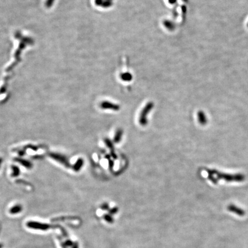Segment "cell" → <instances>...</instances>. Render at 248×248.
<instances>
[{"label": "cell", "instance_id": "1", "mask_svg": "<svg viewBox=\"0 0 248 248\" xmlns=\"http://www.w3.org/2000/svg\"><path fill=\"white\" fill-rule=\"evenodd\" d=\"M209 171L214 175L218 181L219 180H223L227 182H242L245 179V176L241 173L230 174L223 173L215 170H209Z\"/></svg>", "mask_w": 248, "mask_h": 248}, {"label": "cell", "instance_id": "2", "mask_svg": "<svg viewBox=\"0 0 248 248\" xmlns=\"http://www.w3.org/2000/svg\"><path fill=\"white\" fill-rule=\"evenodd\" d=\"M153 108H154L153 103H148L144 107V108L142 110V111L140 114L139 120H138L139 123L141 126L145 127L148 124V116L149 113L152 110Z\"/></svg>", "mask_w": 248, "mask_h": 248}, {"label": "cell", "instance_id": "3", "mask_svg": "<svg viewBox=\"0 0 248 248\" xmlns=\"http://www.w3.org/2000/svg\"><path fill=\"white\" fill-rule=\"evenodd\" d=\"M27 226L31 228H34L36 229H40L43 230H46L50 228H51V226L49 225L39 222H29L27 223Z\"/></svg>", "mask_w": 248, "mask_h": 248}, {"label": "cell", "instance_id": "4", "mask_svg": "<svg viewBox=\"0 0 248 248\" xmlns=\"http://www.w3.org/2000/svg\"><path fill=\"white\" fill-rule=\"evenodd\" d=\"M50 157H51L53 159H54V160L60 162V163L64 164L66 167L69 166V164L68 162V160L66 159V157L62 156V155L56 154H50Z\"/></svg>", "mask_w": 248, "mask_h": 248}, {"label": "cell", "instance_id": "5", "mask_svg": "<svg viewBox=\"0 0 248 248\" xmlns=\"http://www.w3.org/2000/svg\"><path fill=\"white\" fill-rule=\"evenodd\" d=\"M198 120L199 123L203 126H205L208 122L207 117H206L205 113L203 111H199L197 113Z\"/></svg>", "mask_w": 248, "mask_h": 248}, {"label": "cell", "instance_id": "6", "mask_svg": "<svg viewBox=\"0 0 248 248\" xmlns=\"http://www.w3.org/2000/svg\"><path fill=\"white\" fill-rule=\"evenodd\" d=\"M101 108L104 109H111L114 111H118L120 107L117 105L108 102H104L101 104Z\"/></svg>", "mask_w": 248, "mask_h": 248}, {"label": "cell", "instance_id": "7", "mask_svg": "<svg viewBox=\"0 0 248 248\" xmlns=\"http://www.w3.org/2000/svg\"><path fill=\"white\" fill-rule=\"evenodd\" d=\"M123 130L121 128H119L116 130L113 138V141L114 143L118 144L120 143L123 136Z\"/></svg>", "mask_w": 248, "mask_h": 248}, {"label": "cell", "instance_id": "8", "mask_svg": "<svg viewBox=\"0 0 248 248\" xmlns=\"http://www.w3.org/2000/svg\"><path fill=\"white\" fill-rule=\"evenodd\" d=\"M83 165V160H82V159H79L77 162L75 164V165H74L73 168L75 171H79V170L82 168Z\"/></svg>", "mask_w": 248, "mask_h": 248}, {"label": "cell", "instance_id": "9", "mask_svg": "<svg viewBox=\"0 0 248 248\" xmlns=\"http://www.w3.org/2000/svg\"><path fill=\"white\" fill-rule=\"evenodd\" d=\"M22 210V207L20 205H16L15 206H13L10 210V213L11 214H17L20 212H21V211Z\"/></svg>", "mask_w": 248, "mask_h": 248}, {"label": "cell", "instance_id": "10", "mask_svg": "<svg viewBox=\"0 0 248 248\" xmlns=\"http://www.w3.org/2000/svg\"><path fill=\"white\" fill-rule=\"evenodd\" d=\"M17 162H19L20 164H21L23 165H24V167H26V168H31L32 167V164L31 162L26 160H23V159H17Z\"/></svg>", "mask_w": 248, "mask_h": 248}, {"label": "cell", "instance_id": "11", "mask_svg": "<svg viewBox=\"0 0 248 248\" xmlns=\"http://www.w3.org/2000/svg\"><path fill=\"white\" fill-rule=\"evenodd\" d=\"M104 141H105V144L111 150V151H114L113 143L111 141L110 139H109V138H105V140H104Z\"/></svg>", "mask_w": 248, "mask_h": 248}, {"label": "cell", "instance_id": "12", "mask_svg": "<svg viewBox=\"0 0 248 248\" xmlns=\"http://www.w3.org/2000/svg\"><path fill=\"white\" fill-rule=\"evenodd\" d=\"M229 210H230L231 211H235V212H236L237 213H239V214H241V213H243V211L241 209L238 208H237L234 206H229Z\"/></svg>", "mask_w": 248, "mask_h": 248}, {"label": "cell", "instance_id": "13", "mask_svg": "<svg viewBox=\"0 0 248 248\" xmlns=\"http://www.w3.org/2000/svg\"><path fill=\"white\" fill-rule=\"evenodd\" d=\"M19 172H20L19 168L17 167H16V166L13 167V173H12L13 176H17L19 175Z\"/></svg>", "mask_w": 248, "mask_h": 248}, {"label": "cell", "instance_id": "14", "mask_svg": "<svg viewBox=\"0 0 248 248\" xmlns=\"http://www.w3.org/2000/svg\"><path fill=\"white\" fill-rule=\"evenodd\" d=\"M110 155H111V157H113L114 159H117V154H116V153H115V152H114V151H111V152H110Z\"/></svg>", "mask_w": 248, "mask_h": 248}, {"label": "cell", "instance_id": "15", "mask_svg": "<svg viewBox=\"0 0 248 248\" xmlns=\"http://www.w3.org/2000/svg\"><path fill=\"white\" fill-rule=\"evenodd\" d=\"M109 167L110 168H112L113 167V166H114V162H113V161H112L111 160L109 159Z\"/></svg>", "mask_w": 248, "mask_h": 248}, {"label": "cell", "instance_id": "16", "mask_svg": "<svg viewBox=\"0 0 248 248\" xmlns=\"http://www.w3.org/2000/svg\"><path fill=\"white\" fill-rule=\"evenodd\" d=\"M65 245H66L67 246H71V245H72V242L71 241H67L66 242Z\"/></svg>", "mask_w": 248, "mask_h": 248}, {"label": "cell", "instance_id": "17", "mask_svg": "<svg viewBox=\"0 0 248 248\" xmlns=\"http://www.w3.org/2000/svg\"><path fill=\"white\" fill-rule=\"evenodd\" d=\"M102 208L103 209H107L108 208V204H104L102 206Z\"/></svg>", "mask_w": 248, "mask_h": 248}, {"label": "cell", "instance_id": "18", "mask_svg": "<svg viewBox=\"0 0 248 248\" xmlns=\"http://www.w3.org/2000/svg\"><path fill=\"white\" fill-rule=\"evenodd\" d=\"M73 248H78V244L77 243L75 244V246H74V247Z\"/></svg>", "mask_w": 248, "mask_h": 248}, {"label": "cell", "instance_id": "19", "mask_svg": "<svg viewBox=\"0 0 248 248\" xmlns=\"http://www.w3.org/2000/svg\"><path fill=\"white\" fill-rule=\"evenodd\" d=\"M1 163H2V159L0 158V166H1Z\"/></svg>", "mask_w": 248, "mask_h": 248}, {"label": "cell", "instance_id": "20", "mask_svg": "<svg viewBox=\"0 0 248 248\" xmlns=\"http://www.w3.org/2000/svg\"><path fill=\"white\" fill-rule=\"evenodd\" d=\"M247 26H248V24H247Z\"/></svg>", "mask_w": 248, "mask_h": 248}]
</instances>
